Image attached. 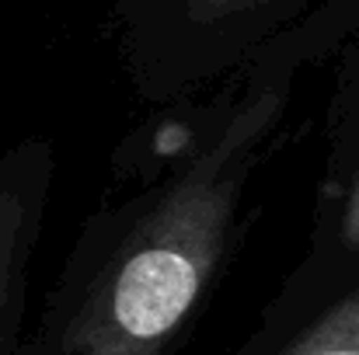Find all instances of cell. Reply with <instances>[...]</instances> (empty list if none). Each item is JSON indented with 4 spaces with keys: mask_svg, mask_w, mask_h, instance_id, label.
Instances as JSON below:
<instances>
[{
    "mask_svg": "<svg viewBox=\"0 0 359 355\" xmlns=\"http://www.w3.org/2000/svg\"><path fill=\"white\" fill-rule=\"evenodd\" d=\"M293 25L238 67L189 153L88 223L21 355H168L217 279L258 160L314 46Z\"/></svg>",
    "mask_w": 359,
    "mask_h": 355,
    "instance_id": "6da1fadb",
    "label": "cell"
},
{
    "mask_svg": "<svg viewBox=\"0 0 359 355\" xmlns=\"http://www.w3.org/2000/svg\"><path fill=\"white\" fill-rule=\"evenodd\" d=\"M126 49L154 88L238 70L328 0H109Z\"/></svg>",
    "mask_w": 359,
    "mask_h": 355,
    "instance_id": "7a4b0ae2",
    "label": "cell"
},
{
    "mask_svg": "<svg viewBox=\"0 0 359 355\" xmlns=\"http://www.w3.org/2000/svg\"><path fill=\"white\" fill-rule=\"evenodd\" d=\"M53 157L46 143H21L0 157V355H18L28 265L42 227Z\"/></svg>",
    "mask_w": 359,
    "mask_h": 355,
    "instance_id": "3957f363",
    "label": "cell"
},
{
    "mask_svg": "<svg viewBox=\"0 0 359 355\" xmlns=\"http://www.w3.org/2000/svg\"><path fill=\"white\" fill-rule=\"evenodd\" d=\"M283 355H359V286L311 324Z\"/></svg>",
    "mask_w": 359,
    "mask_h": 355,
    "instance_id": "277c9868",
    "label": "cell"
},
{
    "mask_svg": "<svg viewBox=\"0 0 359 355\" xmlns=\"http://www.w3.org/2000/svg\"><path fill=\"white\" fill-rule=\"evenodd\" d=\"M342 240H346V247L359 251V171L346 192V202H342Z\"/></svg>",
    "mask_w": 359,
    "mask_h": 355,
    "instance_id": "5b68a950",
    "label": "cell"
}]
</instances>
